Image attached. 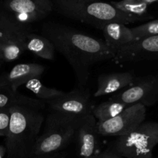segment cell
I'll return each mask as SVG.
<instances>
[{
	"mask_svg": "<svg viewBox=\"0 0 158 158\" xmlns=\"http://www.w3.org/2000/svg\"><path fill=\"white\" fill-rule=\"evenodd\" d=\"M42 33L52 42L56 51L66 59L81 88L87 84L93 65L113 60L116 56V52L104 40L82 33L69 26L48 23L42 27Z\"/></svg>",
	"mask_w": 158,
	"mask_h": 158,
	"instance_id": "1",
	"label": "cell"
},
{
	"mask_svg": "<svg viewBox=\"0 0 158 158\" xmlns=\"http://www.w3.org/2000/svg\"><path fill=\"white\" fill-rule=\"evenodd\" d=\"M10 114L5 137L6 158H31L44 122L41 110L16 105L10 107Z\"/></svg>",
	"mask_w": 158,
	"mask_h": 158,
	"instance_id": "2",
	"label": "cell"
},
{
	"mask_svg": "<svg viewBox=\"0 0 158 158\" xmlns=\"http://www.w3.org/2000/svg\"><path fill=\"white\" fill-rule=\"evenodd\" d=\"M53 2L54 9L64 16L89 24L100 30L112 22L126 25L141 20L119 10L110 2L100 0H53Z\"/></svg>",
	"mask_w": 158,
	"mask_h": 158,
	"instance_id": "3",
	"label": "cell"
},
{
	"mask_svg": "<svg viewBox=\"0 0 158 158\" xmlns=\"http://www.w3.org/2000/svg\"><path fill=\"white\" fill-rule=\"evenodd\" d=\"M80 117L50 111L33 149L32 157L60 152L74 140Z\"/></svg>",
	"mask_w": 158,
	"mask_h": 158,
	"instance_id": "4",
	"label": "cell"
},
{
	"mask_svg": "<svg viewBox=\"0 0 158 158\" xmlns=\"http://www.w3.org/2000/svg\"><path fill=\"white\" fill-rule=\"evenodd\" d=\"M158 144V123L143 122L129 134L117 137L111 148L124 158H153Z\"/></svg>",
	"mask_w": 158,
	"mask_h": 158,
	"instance_id": "5",
	"label": "cell"
},
{
	"mask_svg": "<svg viewBox=\"0 0 158 158\" xmlns=\"http://www.w3.org/2000/svg\"><path fill=\"white\" fill-rule=\"evenodd\" d=\"M147 106L141 103L129 105L116 117L105 122H97L99 135L104 137H120L126 135L144 122Z\"/></svg>",
	"mask_w": 158,
	"mask_h": 158,
	"instance_id": "6",
	"label": "cell"
},
{
	"mask_svg": "<svg viewBox=\"0 0 158 158\" xmlns=\"http://www.w3.org/2000/svg\"><path fill=\"white\" fill-rule=\"evenodd\" d=\"M129 105L141 103L152 106L158 102V74L143 78H136L135 82L124 90L115 93L111 97Z\"/></svg>",
	"mask_w": 158,
	"mask_h": 158,
	"instance_id": "7",
	"label": "cell"
},
{
	"mask_svg": "<svg viewBox=\"0 0 158 158\" xmlns=\"http://www.w3.org/2000/svg\"><path fill=\"white\" fill-rule=\"evenodd\" d=\"M2 7L28 26L44 19L54 9L53 0H3Z\"/></svg>",
	"mask_w": 158,
	"mask_h": 158,
	"instance_id": "8",
	"label": "cell"
},
{
	"mask_svg": "<svg viewBox=\"0 0 158 158\" xmlns=\"http://www.w3.org/2000/svg\"><path fill=\"white\" fill-rule=\"evenodd\" d=\"M50 111L82 117L92 113L93 106L88 93L82 89H74L69 93L45 101Z\"/></svg>",
	"mask_w": 158,
	"mask_h": 158,
	"instance_id": "9",
	"label": "cell"
},
{
	"mask_svg": "<svg viewBox=\"0 0 158 158\" xmlns=\"http://www.w3.org/2000/svg\"><path fill=\"white\" fill-rule=\"evenodd\" d=\"M99 136L97 120L92 113L79 117L74 140L80 158H91L98 154Z\"/></svg>",
	"mask_w": 158,
	"mask_h": 158,
	"instance_id": "10",
	"label": "cell"
},
{
	"mask_svg": "<svg viewBox=\"0 0 158 158\" xmlns=\"http://www.w3.org/2000/svg\"><path fill=\"white\" fill-rule=\"evenodd\" d=\"M158 56V35L135 40L118 50L114 60L116 63L136 62Z\"/></svg>",
	"mask_w": 158,
	"mask_h": 158,
	"instance_id": "11",
	"label": "cell"
},
{
	"mask_svg": "<svg viewBox=\"0 0 158 158\" xmlns=\"http://www.w3.org/2000/svg\"><path fill=\"white\" fill-rule=\"evenodd\" d=\"M44 72V66L37 63H20L9 73L0 75V81L18 91L19 87L33 78H40Z\"/></svg>",
	"mask_w": 158,
	"mask_h": 158,
	"instance_id": "12",
	"label": "cell"
},
{
	"mask_svg": "<svg viewBox=\"0 0 158 158\" xmlns=\"http://www.w3.org/2000/svg\"><path fill=\"white\" fill-rule=\"evenodd\" d=\"M136 80V76L132 72H117L101 74L98 77L97 89L94 97L115 94L124 88L131 86Z\"/></svg>",
	"mask_w": 158,
	"mask_h": 158,
	"instance_id": "13",
	"label": "cell"
},
{
	"mask_svg": "<svg viewBox=\"0 0 158 158\" xmlns=\"http://www.w3.org/2000/svg\"><path fill=\"white\" fill-rule=\"evenodd\" d=\"M101 30L103 33L105 43L116 53L121 48L136 40L131 29L122 23H108Z\"/></svg>",
	"mask_w": 158,
	"mask_h": 158,
	"instance_id": "14",
	"label": "cell"
},
{
	"mask_svg": "<svg viewBox=\"0 0 158 158\" xmlns=\"http://www.w3.org/2000/svg\"><path fill=\"white\" fill-rule=\"evenodd\" d=\"M16 105L43 110L46 106L43 100L22 95L0 81V108H10Z\"/></svg>",
	"mask_w": 158,
	"mask_h": 158,
	"instance_id": "15",
	"label": "cell"
},
{
	"mask_svg": "<svg viewBox=\"0 0 158 158\" xmlns=\"http://www.w3.org/2000/svg\"><path fill=\"white\" fill-rule=\"evenodd\" d=\"M26 50L33 55L46 60H53L55 48L52 42L43 35L28 32L26 36Z\"/></svg>",
	"mask_w": 158,
	"mask_h": 158,
	"instance_id": "16",
	"label": "cell"
},
{
	"mask_svg": "<svg viewBox=\"0 0 158 158\" xmlns=\"http://www.w3.org/2000/svg\"><path fill=\"white\" fill-rule=\"evenodd\" d=\"M28 32H29V26L20 23L4 8L0 9V43L26 35Z\"/></svg>",
	"mask_w": 158,
	"mask_h": 158,
	"instance_id": "17",
	"label": "cell"
},
{
	"mask_svg": "<svg viewBox=\"0 0 158 158\" xmlns=\"http://www.w3.org/2000/svg\"><path fill=\"white\" fill-rule=\"evenodd\" d=\"M26 34L0 43V60L2 61L12 62L20 58V56L26 50Z\"/></svg>",
	"mask_w": 158,
	"mask_h": 158,
	"instance_id": "18",
	"label": "cell"
},
{
	"mask_svg": "<svg viewBox=\"0 0 158 158\" xmlns=\"http://www.w3.org/2000/svg\"><path fill=\"white\" fill-rule=\"evenodd\" d=\"M128 105L122 102L109 98L92 108V114L98 123L105 122L116 117L124 110Z\"/></svg>",
	"mask_w": 158,
	"mask_h": 158,
	"instance_id": "19",
	"label": "cell"
},
{
	"mask_svg": "<svg viewBox=\"0 0 158 158\" xmlns=\"http://www.w3.org/2000/svg\"><path fill=\"white\" fill-rule=\"evenodd\" d=\"M119 10L143 20L147 18L149 4L143 0H121L110 2Z\"/></svg>",
	"mask_w": 158,
	"mask_h": 158,
	"instance_id": "20",
	"label": "cell"
},
{
	"mask_svg": "<svg viewBox=\"0 0 158 158\" xmlns=\"http://www.w3.org/2000/svg\"><path fill=\"white\" fill-rule=\"evenodd\" d=\"M27 89L33 93L37 99L46 101L62 95L64 92L54 88L44 86L39 78H33L26 82L24 85Z\"/></svg>",
	"mask_w": 158,
	"mask_h": 158,
	"instance_id": "21",
	"label": "cell"
},
{
	"mask_svg": "<svg viewBox=\"0 0 158 158\" xmlns=\"http://www.w3.org/2000/svg\"><path fill=\"white\" fill-rule=\"evenodd\" d=\"M131 30L136 40L158 35V19L147 22L136 27L131 28Z\"/></svg>",
	"mask_w": 158,
	"mask_h": 158,
	"instance_id": "22",
	"label": "cell"
},
{
	"mask_svg": "<svg viewBox=\"0 0 158 158\" xmlns=\"http://www.w3.org/2000/svg\"><path fill=\"white\" fill-rule=\"evenodd\" d=\"M10 108H0V133L6 137L10 122Z\"/></svg>",
	"mask_w": 158,
	"mask_h": 158,
	"instance_id": "23",
	"label": "cell"
},
{
	"mask_svg": "<svg viewBox=\"0 0 158 158\" xmlns=\"http://www.w3.org/2000/svg\"><path fill=\"white\" fill-rule=\"evenodd\" d=\"M98 157L99 158H124L119 154L116 152L114 150L111 148L105 150L100 153H98Z\"/></svg>",
	"mask_w": 158,
	"mask_h": 158,
	"instance_id": "24",
	"label": "cell"
},
{
	"mask_svg": "<svg viewBox=\"0 0 158 158\" xmlns=\"http://www.w3.org/2000/svg\"><path fill=\"white\" fill-rule=\"evenodd\" d=\"M65 155L62 151L57 153H53V154H43V155H38L34 156L31 158H64Z\"/></svg>",
	"mask_w": 158,
	"mask_h": 158,
	"instance_id": "25",
	"label": "cell"
},
{
	"mask_svg": "<svg viewBox=\"0 0 158 158\" xmlns=\"http://www.w3.org/2000/svg\"><path fill=\"white\" fill-rule=\"evenodd\" d=\"M6 154V148L5 145H0V158H4Z\"/></svg>",
	"mask_w": 158,
	"mask_h": 158,
	"instance_id": "26",
	"label": "cell"
},
{
	"mask_svg": "<svg viewBox=\"0 0 158 158\" xmlns=\"http://www.w3.org/2000/svg\"><path fill=\"white\" fill-rule=\"evenodd\" d=\"M144 2H146L147 3H148L149 5L152 4V3H155V2H158V0H143Z\"/></svg>",
	"mask_w": 158,
	"mask_h": 158,
	"instance_id": "27",
	"label": "cell"
},
{
	"mask_svg": "<svg viewBox=\"0 0 158 158\" xmlns=\"http://www.w3.org/2000/svg\"><path fill=\"white\" fill-rule=\"evenodd\" d=\"M91 158H99V157H98V154H96L95 155H94L93 157H91Z\"/></svg>",
	"mask_w": 158,
	"mask_h": 158,
	"instance_id": "28",
	"label": "cell"
},
{
	"mask_svg": "<svg viewBox=\"0 0 158 158\" xmlns=\"http://www.w3.org/2000/svg\"><path fill=\"white\" fill-rule=\"evenodd\" d=\"M2 63V60H0V66H1Z\"/></svg>",
	"mask_w": 158,
	"mask_h": 158,
	"instance_id": "29",
	"label": "cell"
},
{
	"mask_svg": "<svg viewBox=\"0 0 158 158\" xmlns=\"http://www.w3.org/2000/svg\"><path fill=\"white\" fill-rule=\"evenodd\" d=\"M0 137H3V135L1 134V133H0Z\"/></svg>",
	"mask_w": 158,
	"mask_h": 158,
	"instance_id": "30",
	"label": "cell"
},
{
	"mask_svg": "<svg viewBox=\"0 0 158 158\" xmlns=\"http://www.w3.org/2000/svg\"><path fill=\"white\" fill-rule=\"evenodd\" d=\"M156 158H158V157H156Z\"/></svg>",
	"mask_w": 158,
	"mask_h": 158,
	"instance_id": "31",
	"label": "cell"
}]
</instances>
